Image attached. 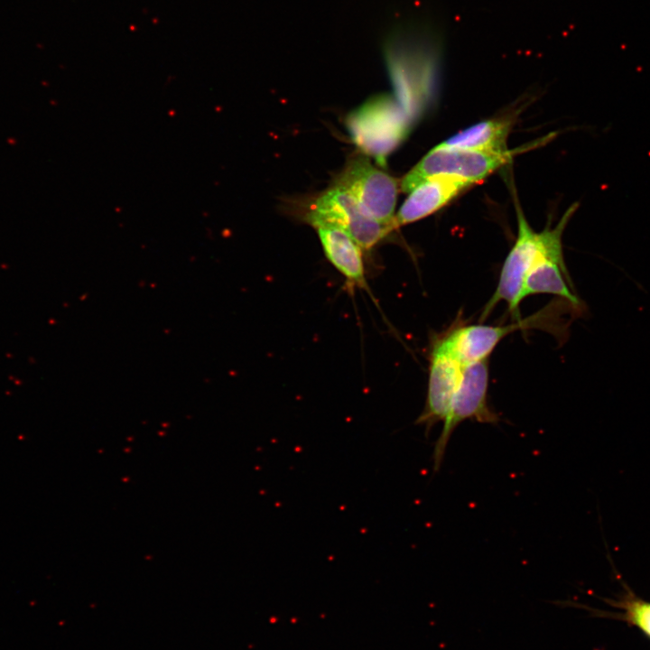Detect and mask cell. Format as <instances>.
Segmentation results:
<instances>
[{
  "mask_svg": "<svg viewBox=\"0 0 650 650\" xmlns=\"http://www.w3.org/2000/svg\"><path fill=\"white\" fill-rule=\"evenodd\" d=\"M521 150L488 153L436 145L407 172L400 188L409 193L428 179L440 175L459 177L475 184L509 162Z\"/></svg>",
  "mask_w": 650,
  "mask_h": 650,
  "instance_id": "cell-3",
  "label": "cell"
},
{
  "mask_svg": "<svg viewBox=\"0 0 650 650\" xmlns=\"http://www.w3.org/2000/svg\"><path fill=\"white\" fill-rule=\"evenodd\" d=\"M346 123L355 144L381 165L409 131L404 110L388 95L365 102L348 116Z\"/></svg>",
  "mask_w": 650,
  "mask_h": 650,
  "instance_id": "cell-2",
  "label": "cell"
},
{
  "mask_svg": "<svg viewBox=\"0 0 650 650\" xmlns=\"http://www.w3.org/2000/svg\"><path fill=\"white\" fill-rule=\"evenodd\" d=\"M512 125V120L506 117L484 120L451 135L438 145L488 153H505L509 150L506 141Z\"/></svg>",
  "mask_w": 650,
  "mask_h": 650,
  "instance_id": "cell-12",
  "label": "cell"
},
{
  "mask_svg": "<svg viewBox=\"0 0 650 650\" xmlns=\"http://www.w3.org/2000/svg\"><path fill=\"white\" fill-rule=\"evenodd\" d=\"M358 202L362 209L377 221L395 228L397 181L373 166L362 156L351 159L335 181Z\"/></svg>",
  "mask_w": 650,
  "mask_h": 650,
  "instance_id": "cell-7",
  "label": "cell"
},
{
  "mask_svg": "<svg viewBox=\"0 0 650 650\" xmlns=\"http://www.w3.org/2000/svg\"><path fill=\"white\" fill-rule=\"evenodd\" d=\"M306 220L314 228L334 226L346 231L358 244L368 250L395 229L368 216L347 190L334 186L311 206Z\"/></svg>",
  "mask_w": 650,
  "mask_h": 650,
  "instance_id": "cell-5",
  "label": "cell"
},
{
  "mask_svg": "<svg viewBox=\"0 0 650 650\" xmlns=\"http://www.w3.org/2000/svg\"><path fill=\"white\" fill-rule=\"evenodd\" d=\"M464 366L457 352L451 329L432 340L425 404L415 422L425 427L426 435L432 426L444 422L447 417Z\"/></svg>",
  "mask_w": 650,
  "mask_h": 650,
  "instance_id": "cell-6",
  "label": "cell"
},
{
  "mask_svg": "<svg viewBox=\"0 0 650 650\" xmlns=\"http://www.w3.org/2000/svg\"><path fill=\"white\" fill-rule=\"evenodd\" d=\"M626 609L628 621L650 637V602L642 599L628 600Z\"/></svg>",
  "mask_w": 650,
  "mask_h": 650,
  "instance_id": "cell-13",
  "label": "cell"
},
{
  "mask_svg": "<svg viewBox=\"0 0 650 650\" xmlns=\"http://www.w3.org/2000/svg\"><path fill=\"white\" fill-rule=\"evenodd\" d=\"M317 229L325 256L353 287L367 290L361 247L343 229L319 226Z\"/></svg>",
  "mask_w": 650,
  "mask_h": 650,
  "instance_id": "cell-10",
  "label": "cell"
},
{
  "mask_svg": "<svg viewBox=\"0 0 650 650\" xmlns=\"http://www.w3.org/2000/svg\"><path fill=\"white\" fill-rule=\"evenodd\" d=\"M568 283L569 274L564 260L550 255L541 257L528 272L523 285L522 297L548 293L566 300L570 304L580 307V299L571 292Z\"/></svg>",
  "mask_w": 650,
  "mask_h": 650,
  "instance_id": "cell-11",
  "label": "cell"
},
{
  "mask_svg": "<svg viewBox=\"0 0 650 650\" xmlns=\"http://www.w3.org/2000/svg\"><path fill=\"white\" fill-rule=\"evenodd\" d=\"M472 185L455 176L440 175L428 179L409 192L395 215V228L432 215Z\"/></svg>",
  "mask_w": 650,
  "mask_h": 650,
  "instance_id": "cell-9",
  "label": "cell"
},
{
  "mask_svg": "<svg viewBox=\"0 0 650 650\" xmlns=\"http://www.w3.org/2000/svg\"><path fill=\"white\" fill-rule=\"evenodd\" d=\"M556 303L546 306L534 315L506 326L485 324L460 325L452 328L457 352L464 365L489 358L497 345L515 330L546 325L552 317Z\"/></svg>",
  "mask_w": 650,
  "mask_h": 650,
  "instance_id": "cell-8",
  "label": "cell"
},
{
  "mask_svg": "<svg viewBox=\"0 0 650 650\" xmlns=\"http://www.w3.org/2000/svg\"><path fill=\"white\" fill-rule=\"evenodd\" d=\"M488 358L464 366L442 431L434 444V472L440 469L450 435L460 422L472 419L484 423L499 421V416L488 406Z\"/></svg>",
  "mask_w": 650,
  "mask_h": 650,
  "instance_id": "cell-4",
  "label": "cell"
},
{
  "mask_svg": "<svg viewBox=\"0 0 650 650\" xmlns=\"http://www.w3.org/2000/svg\"><path fill=\"white\" fill-rule=\"evenodd\" d=\"M571 207L554 228L547 227L541 232L534 231L516 203L517 237L502 265L497 285L484 307L480 320L483 321L500 302L507 304L508 311L519 320V306L525 279L533 265L543 255L561 260L563 258L562 237L564 228L575 211Z\"/></svg>",
  "mask_w": 650,
  "mask_h": 650,
  "instance_id": "cell-1",
  "label": "cell"
}]
</instances>
